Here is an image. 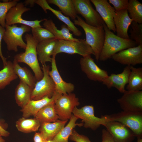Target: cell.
Wrapping results in <instances>:
<instances>
[{"label": "cell", "instance_id": "1", "mask_svg": "<svg viewBox=\"0 0 142 142\" xmlns=\"http://www.w3.org/2000/svg\"><path fill=\"white\" fill-rule=\"evenodd\" d=\"M103 27L105 38L99 60L106 61L119 51L137 45L134 41L130 39H125L115 34L109 29L105 24Z\"/></svg>", "mask_w": 142, "mask_h": 142}, {"label": "cell", "instance_id": "2", "mask_svg": "<svg viewBox=\"0 0 142 142\" xmlns=\"http://www.w3.org/2000/svg\"><path fill=\"white\" fill-rule=\"evenodd\" d=\"M73 21L74 25L80 26L83 29L86 36L85 40L93 50L95 58L97 61H98L105 38L103 26L95 27L89 25L78 15Z\"/></svg>", "mask_w": 142, "mask_h": 142}, {"label": "cell", "instance_id": "3", "mask_svg": "<svg viewBox=\"0 0 142 142\" xmlns=\"http://www.w3.org/2000/svg\"><path fill=\"white\" fill-rule=\"evenodd\" d=\"M25 38L26 42L25 51L16 55L14 59L18 63H24L28 65L33 71L37 81H38L43 76L36 51V47L38 42L31 34L27 33Z\"/></svg>", "mask_w": 142, "mask_h": 142}, {"label": "cell", "instance_id": "4", "mask_svg": "<svg viewBox=\"0 0 142 142\" xmlns=\"http://www.w3.org/2000/svg\"><path fill=\"white\" fill-rule=\"evenodd\" d=\"M64 53L68 54H78L84 57L93 54L94 53L84 39H79L78 41L57 40L52 56Z\"/></svg>", "mask_w": 142, "mask_h": 142}, {"label": "cell", "instance_id": "5", "mask_svg": "<svg viewBox=\"0 0 142 142\" xmlns=\"http://www.w3.org/2000/svg\"><path fill=\"white\" fill-rule=\"evenodd\" d=\"M108 116L109 120L118 122L129 128L137 138H142V112L123 111Z\"/></svg>", "mask_w": 142, "mask_h": 142}, {"label": "cell", "instance_id": "6", "mask_svg": "<svg viewBox=\"0 0 142 142\" xmlns=\"http://www.w3.org/2000/svg\"><path fill=\"white\" fill-rule=\"evenodd\" d=\"M3 39L6 43L8 50L17 52L18 47L25 49L26 43L23 40L22 36L25 32L30 31L31 28L26 25L20 27L16 24L10 26L6 25Z\"/></svg>", "mask_w": 142, "mask_h": 142}, {"label": "cell", "instance_id": "7", "mask_svg": "<svg viewBox=\"0 0 142 142\" xmlns=\"http://www.w3.org/2000/svg\"><path fill=\"white\" fill-rule=\"evenodd\" d=\"M49 69L48 65H42L41 69L43 76L40 80L36 81L32 92L31 100H37L45 97L51 98L53 96L55 92V85L49 75Z\"/></svg>", "mask_w": 142, "mask_h": 142}, {"label": "cell", "instance_id": "8", "mask_svg": "<svg viewBox=\"0 0 142 142\" xmlns=\"http://www.w3.org/2000/svg\"><path fill=\"white\" fill-rule=\"evenodd\" d=\"M72 113L78 119L82 120L83 126L95 130L101 125L104 126L109 120L107 115H102L100 118L95 116L94 107L92 105H86L80 108L75 107Z\"/></svg>", "mask_w": 142, "mask_h": 142}, {"label": "cell", "instance_id": "9", "mask_svg": "<svg viewBox=\"0 0 142 142\" xmlns=\"http://www.w3.org/2000/svg\"><path fill=\"white\" fill-rule=\"evenodd\" d=\"M77 14L81 15L88 24L95 27L105 24L102 18L92 6L90 0H72Z\"/></svg>", "mask_w": 142, "mask_h": 142}, {"label": "cell", "instance_id": "10", "mask_svg": "<svg viewBox=\"0 0 142 142\" xmlns=\"http://www.w3.org/2000/svg\"><path fill=\"white\" fill-rule=\"evenodd\" d=\"M79 104L78 98L74 93L60 95L54 102L55 110L59 119L62 120L70 119L74 108Z\"/></svg>", "mask_w": 142, "mask_h": 142}, {"label": "cell", "instance_id": "11", "mask_svg": "<svg viewBox=\"0 0 142 142\" xmlns=\"http://www.w3.org/2000/svg\"><path fill=\"white\" fill-rule=\"evenodd\" d=\"M30 10V8L26 7L23 3H18L16 6L11 8L7 13L5 19L6 24L11 26L20 24L27 26L31 28L42 27L40 23L46 19L31 21L23 19L22 14Z\"/></svg>", "mask_w": 142, "mask_h": 142}, {"label": "cell", "instance_id": "12", "mask_svg": "<svg viewBox=\"0 0 142 142\" xmlns=\"http://www.w3.org/2000/svg\"><path fill=\"white\" fill-rule=\"evenodd\" d=\"M115 61L126 66H134L142 63V44L119 51L112 58Z\"/></svg>", "mask_w": 142, "mask_h": 142}, {"label": "cell", "instance_id": "13", "mask_svg": "<svg viewBox=\"0 0 142 142\" xmlns=\"http://www.w3.org/2000/svg\"><path fill=\"white\" fill-rule=\"evenodd\" d=\"M79 63L82 70L91 80L102 82L109 75L107 71L97 65L91 55L81 58Z\"/></svg>", "mask_w": 142, "mask_h": 142}, {"label": "cell", "instance_id": "14", "mask_svg": "<svg viewBox=\"0 0 142 142\" xmlns=\"http://www.w3.org/2000/svg\"><path fill=\"white\" fill-rule=\"evenodd\" d=\"M115 142H132L135 136L129 128L116 121L109 120L104 126Z\"/></svg>", "mask_w": 142, "mask_h": 142}, {"label": "cell", "instance_id": "15", "mask_svg": "<svg viewBox=\"0 0 142 142\" xmlns=\"http://www.w3.org/2000/svg\"><path fill=\"white\" fill-rule=\"evenodd\" d=\"M117 101L123 111L142 112V91L126 90Z\"/></svg>", "mask_w": 142, "mask_h": 142}, {"label": "cell", "instance_id": "16", "mask_svg": "<svg viewBox=\"0 0 142 142\" xmlns=\"http://www.w3.org/2000/svg\"><path fill=\"white\" fill-rule=\"evenodd\" d=\"M90 1L95 6L96 11L109 29L116 32L114 21L116 11L114 7L107 0H90Z\"/></svg>", "mask_w": 142, "mask_h": 142}, {"label": "cell", "instance_id": "17", "mask_svg": "<svg viewBox=\"0 0 142 142\" xmlns=\"http://www.w3.org/2000/svg\"><path fill=\"white\" fill-rule=\"evenodd\" d=\"M130 72V66H126L120 73H112L105 79L103 84L110 89L116 88L120 92L124 93L125 91V87L127 84Z\"/></svg>", "mask_w": 142, "mask_h": 142}, {"label": "cell", "instance_id": "18", "mask_svg": "<svg viewBox=\"0 0 142 142\" xmlns=\"http://www.w3.org/2000/svg\"><path fill=\"white\" fill-rule=\"evenodd\" d=\"M51 63V69L49 71V74L54 83L55 91L61 94L71 93L74 90V85L65 82L62 79L57 68L55 57H52Z\"/></svg>", "mask_w": 142, "mask_h": 142}, {"label": "cell", "instance_id": "19", "mask_svg": "<svg viewBox=\"0 0 142 142\" xmlns=\"http://www.w3.org/2000/svg\"><path fill=\"white\" fill-rule=\"evenodd\" d=\"M61 94L55 91L51 98L46 97L38 100H31L20 110L22 113L23 117L28 118L33 116L35 117L41 108L48 104L54 103L57 98Z\"/></svg>", "mask_w": 142, "mask_h": 142}, {"label": "cell", "instance_id": "20", "mask_svg": "<svg viewBox=\"0 0 142 142\" xmlns=\"http://www.w3.org/2000/svg\"><path fill=\"white\" fill-rule=\"evenodd\" d=\"M114 21L116 35L125 39H130L128 31L133 20L129 16L127 9L116 12Z\"/></svg>", "mask_w": 142, "mask_h": 142}, {"label": "cell", "instance_id": "21", "mask_svg": "<svg viewBox=\"0 0 142 142\" xmlns=\"http://www.w3.org/2000/svg\"><path fill=\"white\" fill-rule=\"evenodd\" d=\"M58 39L55 38L49 39L39 42L36 51L38 60L42 65L47 62H51L53 53Z\"/></svg>", "mask_w": 142, "mask_h": 142}, {"label": "cell", "instance_id": "22", "mask_svg": "<svg viewBox=\"0 0 142 142\" xmlns=\"http://www.w3.org/2000/svg\"><path fill=\"white\" fill-rule=\"evenodd\" d=\"M35 3L39 6L44 12L47 13V10L50 11L60 21L66 24L70 31L75 36L78 37L81 36L82 33L75 25L69 17L65 16L60 11L55 10L49 5L46 0H35Z\"/></svg>", "mask_w": 142, "mask_h": 142}, {"label": "cell", "instance_id": "23", "mask_svg": "<svg viewBox=\"0 0 142 142\" xmlns=\"http://www.w3.org/2000/svg\"><path fill=\"white\" fill-rule=\"evenodd\" d=\"M43 26L48 30L58 40L78 41L79 39L73 37V34L70 32V30L65 24L62 25L61 30L58 29L55 24L51 19H46L43 23Z\"/></svg>", "mask_w": 142, "mask_h": 142}, {"label": "cell", "instance_id": "24", "mask_svg": "<svg viewBox=\"0 0 142 142\" xmlns=\"http://www.w3.org/2000/svg\"><path fill=\"white\" fill-rule=\"evenodd\" d=\"M67 121L58 120L54 122L41 123L40 132L47 140H52L64 127Z\"/></svg>", "mask_w": 142, "mask_h": 142}, {"label": "cell", "instance_id": "25", "mask_svg": "<svg viewBox=\"0 0 142 142\" xmlns=\"http://www.w3.org/2000/svg\"><path fill=\"white\" fill-rule=\"evenodd\" d=\"M33 89L20 80L15 90V98L16 103L22 108L31 100Z\"/></svg>", "mask_w": 142, "mask_h": 142}, {"label": "cell", "instance_id": "26", "mask_svg": "<svg viewBox=\"0 0 142 142\" xmlns=\"http://www.w3.org/2000/svg\"><path fill=\"white\" fill-rule=\"evenodd\" d=\"M130 72L126 89L133 92L142 90V68H136L130 66Z\"/></svg>", "mask_w": 142, "mask_h": 142}, {"label": "cell", "instance_id": "27", "mask_svg": "<svg viewBox=\"0 0 142 142\" xmlns=\"http://www.w3.org/2000/svg\"><path fill=\"white\" fill-rule=\"evenodd\" d=\"M13 64L14 71L20 80L33 89L37 81L35 76L27 68L21 67L14 59Z\"/></svg>", "mask_w": 142, "mask_h": 142}, {"label": "cell", "instance_id": "28", "mask_svg": "<svg viewBox=\"0 0 142 142\" xmlns=\"http://www.w3.org/2000/svg\"><path fill=\"white\" fill-rule=\"evenodd\" d=\"M48 3L57 6L65 16L73 20L76 19L77 14L72 0H47Z\"/></svg>", "mask_w": 142, "mask_h": 142}, {"label": "cell", "instance_id": "29", "mask_svg": "<svg viewBox=\"0 0 142 142\" xmlns=\"http://www.w3.org/2000/svg\"><path fill=\"white\" fill-rule=\"evenodd\" d=\"M40 123L43 122H54L59 119L54 106V103L48 104L41 108L34 117Z\"/></svg>", "mask_w": 142, "mask_h": 142}, {"label": "cell", "instance_id": "30", "mask_svg": "<svg viewBox=\"0 0 142 142\" xmlns=\"http://www.w3.org/2000/svg\"><path fill=\"white\" fill-rule=\"evenodd\" d=\"M78 119L73 114L67 124L52 139L54 142H68V139L72 134L73 129L77 126H83V123H77Z\"/></svg>", "mask_w": 142, "mask_h": 142}, {"label": "cell", "instance_id": "31", "mask_svg": "<svg viewBox=\"0 0 142 142\" xmlns=\"http://www.w3.org/2000/svg\"><path fill=\"white\" fill-rule=\"evenodd\" d=\"M41 123L37 119L25 118L23 117L16 122V127L19 131L27 133L37 131L39 129Z\"/></svg>", "mask_w": 142, "mask_h": 142}, {"label": "cell", "instance_id": "32", "mask_svg": "<svg viewBox=\"0 0 142 142\" xmlns=\"http://www.w3.org/2000/svg\"><path fill=\"white\" fill-rule=\"evenodd\" d=\"M18 77L14 71L13 63L7 61L6 64L0 70V90L4 88Z\"/></svg>", "mask_w": 142, "mask_h": 142}, {"label": "cell", "instance_id": "33", "mask_svg": "<svg viewBox=\"0 0 142 142\" xmlns=\"http://www.w3.org/2000/svg\"><path fill=\"white\" fill-rule=\"evenodd\" d=\"M127 10L133 21L142 23V4L137 0H129Z\"/></svg>", "mask_w": 142, "mask_h": 142}, {"label": "cell", "instance_id": "34", "mask_svg": "<svg viewBox=\"0 0 142 142\" xmlns=\"http://www.w3.org/2000/svg\"><path fill=\"white\" fill-rule=\"evenodd\" d=\"M32 35L39 43L50 39L55 38L54 36L48 30L38 27L31 28Z\"/></svg>", "mask_w": 142, "mask_h": 142}, {"label": "cell", "instance_id": "35", "mask_svg": "<svg viewBox=\"0 0 142 142\" xmlns=\"http://www.w3.org/2000/svg\"><path fill=\"white\" fill-rule=\"evenodd\" d=\"M130 26V39L134 41L137 45L142 44V24L133 21Z\"/></svg>", "mask_w": 142, "mask_h": 142}, {"label": "cell", "instance_id": "36", "mask_svg": "<svg viewBox=\"0 0 142 142\" xmlns=\"http://www.w3.org/2000/svg\"><path fill=\"white\" fill-rule=\"evenodd\" d=\"M18 0H14L7 2L0 1V24L5 28L6 26V17L8 12L12 7L18 3Z\"/></svg>", "mask_w": 142, "mask_h": 142}, {"label": "cell", "instance_id": "37", "mask_svg": "<svg viewBox=\"0 0 142 142\" xmlns=\"http://www.w3.org/2000/svg\"><path fill=\"white\" fill-rule=\"evenodd\" d=\"M109 3L112 4L116 12L127 9L129 0H109Z\"/></svg>", "mask_w": 142, "mask_h": 142}, {"label": "cell", "instance_id": "38", "mask_svg": "<svg viewBox=\"0 0 142 142\" xmlns=\"http://www.w3.org/2000/svg\"><path fill=\"white\" fill-rule=\"evenodd\" d=\"M69 139L75 142H92L87 136L80 134L74 129L73 130Z\"/></svg>", "mask_w": 142, "mask_h": 142}, {"label": "cell", "instance_id": "39", "mask_svg": "<svg viewBox=\"0 0 142 142\" xmlns=\"http://www.w3.org/2000/svg\"><path fill=\"white\" fill-rule=\"evenodd\" d=\"M101 142H115L111 135L106 129H105L102 130Z\"/></svg>", "mask_w": 142, "mask_h": 142}, {"label": "cell", "instance_id": "40", "mask_svg": "<svg viewBox=\"0 0 142 142\" xmlns=\"http://www.w3.org/2000/svg\"><path fill=\"white\" fill-rule=\"evenodd\" d=\"M5 28L2 27L0 24V57L3 62V66L7 64L6 59L3 56L1 49V42L5 31Z\"/></svg>", "mask_w": 142, "mask_h": 142}, {"label": "cell", "instance_id": "41", "mask_svg": "<svg viewBox=\"0 0 142 142\" xmlns=\"http://www.w3.org/2000/svg\"><path fill=\"white\" fill-rule=\"evenodd\" d=\"M34 142H45L47 140L40 132H36L33 137Z\"/></svg>", "mask_w": 142, "mask_h": 142}, {"label": "cell", "instance_id": "42", "mask_svg": "<svg viewBox=\"0 0 142 142\" xmlns=\"http://www.w3.org/2000/svg\"><path fill=\"white\" fill-rule=\"evenodd\" d=\"M9 135V133L4 129L0 125V135L2 136L7 137Z\"/></svg>", "mask_w": 142, "mask_h": 142}, {"label": "cell", "instance_id": "43", "mask_svg": "<svg viewBox=\"0 0 142 142\" xmlns=\"http://www.w3.org/2000/svg\"><path fill=\"white\" fill-rule=\"evenodd\" d=\"M35 0H28L25 1L24 3L26 5L30 4L31 7L33 6L34 4Z\"/></svg>", "mask_w": 142, "mask_h": 142}, {"label": "cell", "instance_id": "44", "mask_svg": "<svg viewBox=\"0 0 142 142\" xmlns=\"http://www.w3.org/2000/svg\"><path fill=\"white\" fill-rule=\"evenodd\" d=\"M0 142H6L5 140L3 138L2 136L0 135Z\"/></svg>", "mask_w": 142, "mask_h": 142}, {"label": "cell", "instance_id": "45", "mask_svg": "<svg viewBox=\"0 0 142 142\" xmlns=\"http://www.w3.org/2000/svg\"><path fill=\"white\" fill-rule=\"evenodd\" d=\"M137 142H142V138H137Z\"/></svg>", "mask_w": 142, "mask_h": 142}, {"label": "cell", "instance_id": "46", "mask_svg": "<svg viewBox=\"0 0 142 142\" xmlns=\"http://www.w3.org/2000/svg\"><path fill=\"white\" fill-rule=\"evenodd\" d=\"M45 142H54L52 140H47Z\"/></svg>", "mask_w": 142, "mask_h": 142}]
</instances>
